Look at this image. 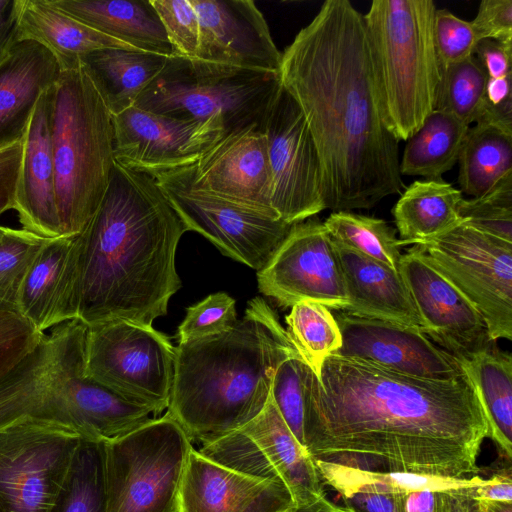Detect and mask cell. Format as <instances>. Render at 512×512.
Segmentation results:
<instances>
[{"label":"cell","instance_id":"53","mask_svg":"<svg viewBox=\"0 0 512 512\" xmlns=\"http://www.w3.org/2000/svg\"><path fill=\"white\" fill-rule=\"evenodd\" d=\"M441 492L416 491L405 495V512H438Z\"/></svg>","mask_w":512,"mask_h":512},{"label":"cell","instance_id":"33","mask_svg":"<svg viewBox=\"0 0 512 512\" xmlns=\"http://www.w3.org/2000/svg\"><path fill=\"white\" fill-rule=\"evenodd\" d=\"M457 163L462 194L479 197L512 176V134L488 123L469 127Z\"/></svg>","mask_w":512,"mask_h":512},{"label":"cell","instance_id":"18","mask_svg":"<svg viewBox=\"0 0 512 512\" xmlns=\"http://www.w3.org/2000/svg\"><path fill=\"white\" fill-rule=\"evenodd\" d=\"M334 318L342 339L334 354L420 378L449 380L465 373L459 360L433 343L418 327L342 310Z\"/></svg>","mask_w":512,"mask_h":512},{"label":"cell","instance_id":"39","mask_svg":"<svg viewBox=\"0 0 512 512\" xmlns=\"http://www.w3.org/2000/svg\"><path fill=\"white\" fill-rule=\"evenodd\" d=\"M459 214L465 225L512 243V176L484 195L463 198Z\"/></svg>","mask_w":512,"mask_h":512},{"label":"cell","instance_id":"37","mask_svg":"<svg viewBox=\"0 0 512 512\" xmlns=\"http://www.w3.org/2000/svg\"><path fill=\"white\" fill-rule=\"evenodd\" d=\"M323 224L334 241L399 271L401 243L383 219L337 211Z\"/></svg>","mask_w":512,"mask_h":512},{"label":"cell","instance_id":"3","mask_svg":"<svg viewBox=\"0 0 512 512\" xmlns=\"http://www.w3.org/2000/svg\"><path fill=\"white\" fill-rule=\"evenodd\" d=\"M188 229L156 180L114 163L95 214L76 235L79 312L86 325H151L181 287L175 254Z\"/></svg>","mask_w":512,"mask_h":512},{"label":"cell","instance_id":"32","mask_svg":"<svg viewBox=\"0 0 512 512\" xmlns=\"http://www.w3.org/2000/svg\"><path fill=\"white\" fill-rule=\"evenodd\" d=\"M321 483L339 496L355 492L408 494L416 491L448 492L486 485L480 476L443 477L409 472H376L314 460Z\"/></svg>","mask_w":512,"mask_h":512},{"label":"cell","instance_id":"45","mask_svg":"<svg viewBox=\"0 0 512 512\" xmlns=\"http://www.w3.org/2000/svg\"><path fill=\"white\" fill-rule=\"evenodd\" d=\"M43 335L15 305L0 300V377L30 352Z\"/></svg>","mask_w":512,"mask_h":512},{"label":"cell","instance_id":"4","mask_svg":"<svg viewBox=\"0 0 512 512\" xmlns=\"http://www.w3.org/2000/svg\"><path fill=\"white\" fill-rule=\"evenodd\" d=\"M295 353L275 312L256 297L231 329L178 343L166 413L191 441L239 430L264 409L276 368Z\"/></svg>","mask_w":512,"mask_h":512},{"label":"cell","instance_id":"23","mask_svg":"<svg viewBox=\"0 0 512 512\" xmlns=\"http://www.w3.org/2000/svg\"><path fill=\"white\" fill-rule=\"evenodd\" d=\"M16 307L43 333L63 322L78 319L76 235L46 241L22 282Z\"/></svg>","mask_w":512,"mask_h":512},{"label":"cell","instance_id":"27","mask_svg":"<svg viewBox=\"0 0 512 512\" xmlns=\"http://www.w3.org/2000/svg\"><path fill=\"white\" fill-rule=\"evenodd\" d=\"M93 29L133 48L175 56L160 18L150 0H49Z\"/></svg>","mask_w":512,"mask_h":512},{"label":"cell","instance_id":"13","mask_svg":"<svg viewBox=\"0 0 512 512\" xmlns=\"http://www.w3.org/2000/svg\"><path fill=\"white\" fill-rule=\"evenodd\" d=\"M152 177L188 231L203 235L224 255L257 271L293 226L196 189L183 168Z\"/></svg>","mask_w":512,"mask_h":512},{"label":"cell","instance_id":"40","mask_svg":"<svg viewBox=\"0 0 512 512\" xmlns=\"http://www.w3.org/2000/svg\"><path fill=\"white\" fill-rule=\"evenodd\" d=\"M48 238L8 228L0 240V300L16 306L22 282Z\"/></svg>","mask_w":512,"mask_h":512},{"label":"cell","instance_id":"7","mask_svg":"<svg viewBox=\"0 0 512 512\" xmlns=\"http://www.w3.org/2000/svg\"><path fill=\"white\" fill-rule=\"evenodd\" d=\"M52 155L62 236L79 234L95 214L115 163L113 124L81 64L54 85Z\"/></svg>","mask_w":512,"mask_h":512},{"label":"cell","instance_id":"6","mask_svg":"<svg viewBox=\"0 0 512 512\" xmlns=\"http://www.w3.org/2000/svg\"><path fill=\"white\" fill-rule=\"evenodd\" d=\"M432 0H374L363 14L383 122L407 141L435 110L440 81Z\"/></svg>","mask_w":512,"mask_h":512},{"label":"cell","instance_id":"14","mask_svg":"<svg viewBox=\"0 0 512 512\" xmlns=\"http://www.w3.org/2000/svg\"><path fill=\"white\" fill-rule=\"evenodd\" d=\"M271 171V205L288 224L326 209L318 153L300 107L282 87L264 121Z\"/></svg>","mask_w":512,"mask_h":512},{"label":"cell","instance_id":"12","mask_svg":"<svg viewBox=\"0 0 512 512\" xmlns=\"http://www.w3.org/2000/svg\"><path fill=\"white\" fill-rule=\"evenodd\" d=\"M80 439L68 428L28 418L0 429V512H49Z\"/></svg>","mask_w":512,"mask_h":512},{"label":"cell","instance_id":"19","mask_svg":"<svg viewBox=\"0 0 512 512\" xmlns=\"http://www.w3.org/2000/svg\"><path fill=\"white\" fill-rule=\"evenodd\" d=\"M183 170L196 189L279 219L271 205V171L262 128L250 127L222 138Z\"/></svg>","mask_w":512,"mask_h":512},{"label":"cell","instance_id":"31","mask_svg":"<svg viewBox=\"0 0 512 512\" xmlns=\"http://www.w3.org/2000/svg\"><path fill=\"white\" fill-rule=\"evenodd\" d=\"M483 409L489 438L511 462L512 357L496 344L460 362Z\"/></svg>","mask_w":512,"mask_h":512},{"label":"cell","instance_id":"21","mask_svg":"<svg viewBox=\"0 0 512 512\" xmlns=\"http://www.w3.org/2000/svg\"><path fill=\"white\" fill-rule=\"evenodd\" d=\"M293 507L283 482L238 472L191 450L179 512H286Z\"/></svg>","mask_w":512,"mask_h":512},{"label":"cell","instance_id":"9","mask_svg":"<svg viewBox=\"0 0 512 512\" xmlns=\"http://www.w3.org/2000/svg\"><path fill=\"white\" fill-rule=\"evenodd\" d=\"M192 441L168 414L105 442L107 512H179Z\"/></svg>","mask_w":512,"mask_h":512},{"label":"cell","instance_id":"46","mask_svg":"<svg viewBox=\"0 0 512 512\" xmlns=\"http://www.w3.org/2000/svg\"><path fill=\"white\" fill-rule=\"evenodd\" d=\"M479 39L512 46V0H483L471 21Z\"/></svg>","mask_w":512,"mask_h":512},{"label":"cell","instance_id":"38","mask_svg":"<svg viewBox=\"0 0 512 512\" xmlns=\"http://www.w3.org/2000/svg\"><path fill=\"white\" fill-rule=\"evenodd\" d=\"M435 110L449 113L470 126L485 110L486 73L473 56L441 69Z\"/></svg>","mask_w":512,"mask_h":512},{"label":"cell","instance_id":"58","mask_svg":"<svg viewBox=\"0 0 512 512\" xmlns=\"http://www.w3.org/2000/svg\"><path fill=\"white\" fill-rule=\"evenodd\" d=\"M293 508H294V507H293ZM291 509H292V508H291ZM291 509H290V510H288V511H286V512H290V511H291Z\"/></svg>","mask_w":512,"mask_h":512},{"label":"cell","instance_id":"26","mask_svg":"<svg viewBox=\"0 0 512 512\" xmlns=\"http://www.w3.org/2000/svg\"><path fill=\"white\" fill-rule=\"evenodd\" d=\"M239 430L254 442L284 483L294 509H308L326 497L314 459L282 419L271 394L264 409Z\"/></svg>","mask_w":512,"mask_h":512},{"label":"cell","instance_id":"49","mask_svg":"<svg viewBox=\"0 0 512 512\" xmlns=\"http://www.w3.org/2000/svg\"><path fill=\"white\" fill-rule=\"evenodd\" d=\"M406 494L355 492L339 496L345 507L355 512H405Z\"/></svg>","mask_w":512,"mask_h":512},{"label":"cell","instance_id":"56","mask_svg":"<svg viewBox=\"0 0 512 512\" xmlns=\"http://www.w3.org/2000/svg\"><path fill=\"white\" fill-rule=\"evenodd\" d=\"M9 227L0 226V240L4 236V234L7 232Z\"/></svg>","mask_w":512,"mask_h":512},{"label":"cell","instance_id":"54","mask_svg":"<svg viewBox=\"0 0 512 512\" xmlns=\"http://www.w3.org/2000/svg\"><path fill=\"white\" fill-rule=\"evenodd\" d=\"M290 512H349V509L345 506L336 505L330 502L327 497H324L308 509L296 510L292 508Z\"/></svg>","mask_w":512,"mask_h":512},{"label":"cell","instance_id":"34","mask_svg":"<svg viewBox=\"0 0 512 512\" xmlns=\"http://www.w3.org/2000/svg\"><path fill=\"white\" fill-rule=\"evenodd\" d=\"M469 127L449 113L432 111L406 141L399 162L401 175L441 178L457 163Z\"/></svg>","mask_w":512,"mask_h":512},{"label":"cell","instance_id":"8","mask_svg":"<svg viewBox=\"0 0 512 512\" xmlns=\"http://www.w3.org/2000/svg\"><path fill=\"white\" fill-rule=\"evenodd\" d=\"M280 89L277 73L175 55L168 58L164 69L134 105L201 123L224 138L250 127L263 129Z\"/></svg>","mask_w":512,"mask_h":512},{"label":"cell","instance_id":"51","mask_svg":"<svg viewBox=\"0 0 512 512\" xmlns=\"http://www.w3.org/2000/svg\"><path fill=\"white\" fill-rule=\"evenodd\" d=\"M461 492L477 500L512 502V475L510 464L495 472L491 476L490 483L482 486L464 488Z\"/></svg>","mask_w":512,"mask_h":512},{"label":"cell","instance_id":"55","mask_svg":"<svg viewBox=\"0 0 512 512\" xmlns=\"http://www.w3.org/2000/svg\"><path fill=\"white\" fill-rule=\"evenodd\" d=\"M485 512H512V502L480 500Z\"/></svg>","mask_w":512,"mask_h":512},{"label":"cell","instance_id":"28","mask_svg":"<svg viewBox=\"0 0 512 512\" xmlns=\"http://www.w3.org/2000/svg\"><path fill=\"white\" fill-rule=\"evenodd\" d=\"M20 39L33 40L47 48L62 71L78 67L80 57L97 50L139 51L77 20L49 0H23Z\"/></svg>","mask_w":512,"mask_h":512},{"label":"cell","instance_id":"43","mask_svg":"<svg viewBox=\"0 0 512 512\" xmlns=\"http://www.w3.org/2000/svg\"><path fill=\"white\" fill-rule=\"evenodd\" d=\"M433 39L440 70L473 57L481 41L471 21L447 9L435 12Z\"/></svg>","mask_w":512,"mask_h":512},{"label":"cell","instance_id":"42","mask_svg":"<svg viewBox=\"0 0 512 512\" xmlns=\"http://www.w3.org/2000/svg\"><path fill=\"white\" fill-rule=\"evenodd\" d=\"M236 302L218 292L187 308L178 327V343L216 335L231 329L238 321Z\"/></svg>","mask_w":512,"mask_h":512},{"label":"cell","instance_id":"22","mask_svg":"<svg viewBox=\"0 0 512 512\" xmlns=\"http://www.w3.org/2000/svg\"><path fill=\"white\" fill-rule=\"evenodd\" d=\"M54 86L39 99L23 138L14 210L22 229L43 238L62 236L52 155Z\"/></svg>","mask_w":512,"mask_h":512},{"label":"cell","instance_id":"30","mask_svg":"<svg viewBox=\"0 0 512 512\" xmlns=\"http://www.w3.org/2000/svg\"><path fill=\"white\" fill-rule=\"evenodd\" d=\"M462 192L442 178L415 180L393 208L401 246L435 238L459 225Z\"/></svg>","mask_w":512,"mask_h":512},{"label":"cell","instance_id":"57","mask_svg":"<svg viewBox=\"0 0 512 512\" xmlns=\"http://www.w3.org/2000/svg\"><path fill=\"white\" fill-rule=\"evenodd\" d=\"M348 509H349V508H348ZM349 512H355V511H354V510H352V509H349Z\"/></svg>","mask_w":512,"mask_h":512},{"label":"cell","instance_id":"1","mask_svg":"<svg viewBox=\"0 0 512 512\" xmlns=\"http://www.w3.org/2000/svg\"><path fill=\"white\" fill-rule=\"evenodd\" d=\"M465 372V371H464ZM487 421L467 374L434 380L329 355L304 383V441L314 460L376 472L471 477Z\"/></svg>","mask_w":512,"mask_h":512},{"label":"cell","instance_id":"24","mask_svg":"<svg viewBox=\"0 0 512 512\" xmlns=\"http://www.w3.org/2000/svg\"><path fill=\"white\" fill-rule=\"evenodd\" d=\"M61 71L47 48L27 39L0 62V148L23 140L39 99Z\"/></svg>","mask_w":512,"mask_h":512},{"label":"cell","instance_id":"47","mask_svg":"<svg viewBox=\"0 0 512 512\" xmlns=\"http://www.w3.org/2000/svg\"><path fill=\"white\" fill-rule=\"evenodd\" d=\"M23 155V140L0 148V215L14 208Z\"/></svg>","mask_w":512,"mask_h":512},{"label":"cell","instance_id":"41","mask_svg":"<svg viewBox=\"0 0 512 512\" xmlns=\"http://www.w3.org/2000/svg\"><path fill=\"white\" fill-rule=\"evenodd\" d=\"M308 367L298 353L286 357L275 370L270 393L282 419L304 448V383Z\"/></svg>","mask_w":512,"mask_h":512},{"label":"cell","instance_id":"16","mask_svg":"<svg viewBox=\"0 0 512 512\" xmlns=\"http://www.w3.org/2000/svg\"><path fill=\"white\" fill-rule=\"evenodd\" d=\"M399 272L420 319V329L437 346L464 361L496 344L467 297L413 246Z\"/></svg>","mask_w":512,"mask_h":512},{"label":"cell","instance_id":"29","mask_svg":"<svg viewBox=\"0 0 512 512\" xmlns=\"http://www.w3.org/2000/svg\"><path fill=\"white\" fill-rule=\"evenodd\" d=\"M168 56L118 48L97 50L80 57L112 115L133 106L139 95L164 69Z\"/></svg>","mask_w":512,"mask_h":512},{"label":"cell","instance_id":"44","mask_svg":"<svg viewBox=\"0 0 512 512\" xmlns=\"http://www.w3.org/2000/svg\"><path fill=\"white\" fill-rule=\"evenodd\" d=\"M178 56L196 59L199 19L190 0H150Z\"/></svg>","mask_w":512,"mask_h":512},{"label":"cell","instance_id":"5","mask_svg":"<svg viewBox=\"0 0 512 512\" xmlns=\"http://www.w3.org/2000/svg\"><path fill=\"white\" fill-rule=\"evenodd\" d=\"M86 338L80 319L63 322L0 377V429L28 418L106 442L152 419L148 408L86 377Z\"/></svg>","mask_w":512,"mask_h":512},{"label":"cell","instance_id":"25","mask_svg":"<svg viewBox=\"0 0 512 512\" xmlns=\"http://www.w3.org/2000/svg\"><path fill=\"white\" fill-rule=\"evenodd\" d=\"M347 295L342 311L420 328V319L399 271L334 241Z\"/></svg>","mask_w":512,"mask_h":512},{"label":"cell","instance_id":"15","mask_svg":"<svg viewBox=\"0 0 512 512\" xmlns=\"http://www.w3.org/2000/svg\"><path fill=\"white\" fill-rule=\"evenodd\" d=\"M257 281L259 291L284 308L305 300L334 310L347 305L333 239L317 219L293 224L270 261L257 272Z\"/></svg>","mask_w":512,"mask_h":512},{"label":"cell","instance_id":"35","mask_svg":"<svg viewBox=\"0 0 512 512\" xmlns=\"http://www.w3.org/2000/svg\"><path fill=\"white\" fill-rule=\"evenodd\" d=\"M105 441L81 438L49 512H107Z\"/></svg>","mask_w":512,"mask_h":512},{"label":"cell","instance_id":"20","mask_svg":"<svg viewBox=\"0 0 512 512\" xmlns=\"http://www.w3.org/2000/svg\"><path fill=\"white\" fill-rule=\"evenodd\" d=\"M199 19L196 59L279 74L281 52L250 0H190Z\"/></svg>","mask_w":512,"mask_h":512},{"label":"cell","instance_id":"48","mask_svg":"<svg viewBox=\"0 0 512 512\" xmlns=\"http://www.w3.org/2000/svg\"><path fill=\"white\" fill-rule=\"evenodd\" d=\"M474 56L482 65L487 79L511 76L512 46L485 39L479 42Z\"/></svg>","mask_w":512,"mask_h":512},{"label":"cell","instance_id":"50","mask_svg":"<svg viewBox=\"0 0 512 512\" xmlns=\"http://www.w3.org/2000/svg\"><path fill=\"white\" fill-rule=\"evenodd\" d=\"M23 0H0V62L20 39Z\"/></svg>","mask_w":512,"mask_h":512},{"label":"cell","instance_id":"17","mask_svg":"<svg viewBox=\"0 0 512 512\" xmlns=\"http://www.w3.org/2000/svg\"><path fill=\"white\" fill-rule=\"evenodd\" d=\"M112 124L115 162L151 176L193 165L222 139L201 123L135 105L112 115Z\"/></svg>","mask_w":512,"mask_h":512},{"label":"cell","instance_id":"10","mask_svg":"<svg viewBox=\"0 0 512 512\" xmlns=\"http://www.w3.org/2000/svg\"><path fill=\"white\" fill-rule=\"evenodd\" d=\"M175 356L170 339L151 325L119 319L87 325L86 377L154 418L169 405Z\"/></svg>","mask_w":512,"mask_h":512},{"label":"cell","instance_id":"2","mask_svg":"<svg viewBox=\"0 0 512 512\" xmlns=\"http://www.w3.org/2000/svg\"><path fill=\"white\" fill-rule=\"evenodd\" d=\"M279 78L314 141L326 209H370L405 189L399 141L378 105L364 17L350 1L321 5L281 53Z\"/></svg>","mask_w":512,"mask_h":512},{"label":"cell","instance_id":"36","mask_svg":"<svg viewBox=\"0 0 512 512\" xmlns=\"http://www.w3.org/2000/svg\"><path fill=\"white\" fill-rule=\"evenodd\" d=\"M286 324L297 353L319 377L325 359L341 347V333L334 315L323 304L305 300L291 307Z\"/></svg>","mask_w":512,"mask_h":512},{"label":"cell","instance_id":"52","mask_svg":"<svg viewBox=\"0 0 512 512\" xmlns=\"http://www.w3.org/2000/svg\"><path fill=\"white\" fill-rule=\"evenodd\" d=\"M461 491L441 492L438 512H485L480 500Z\"/></svg>","mask_w":512,"mask_h":512},{"label":"cell","instance_id":"11","mask_svg":"<svg viewBox=\"0 0 512 512\" xmlns=\"http://www.w3.org/2000/svg\"><path fill=\"white\" fill-rule=\"evenodd\" d=\"M414 246L474 305L491 340H512V243L461 222Z\"/></svg>","mask_w":512,"mask_h":512}]
</instances>
